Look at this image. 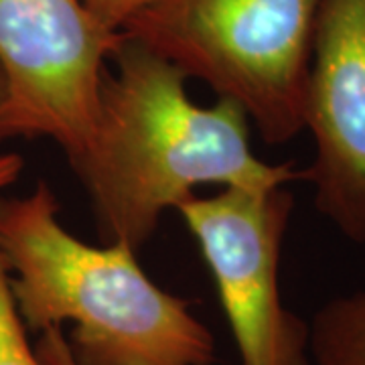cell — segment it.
Here are the masks:
<instances>
[{
	"label": "cell",
	"mask_w": 365,
	"mask_h": 365,
	"mask_svg": "<svg viewBox=\"0 0 365 365\" xmlns=\"http://www.w3.org/2000/svg\"><path fill=\"white\" fill-rule=\"evenodd\" d=\"M323 0H146L120 33L235 104L268 144L304 132Z\"/></svg>",
	"instance_id": "cell-3"
},
{
	"label": "cell",
	"mask_w": 365,
	"mask_h": 365,
	"mask_svg": "<svg viewBox=\"0 0 365 365\" xmlns=\"http://www.w3.org/2000/svg\"><path fill=\"white\" fill-rule=\"evenodd\" d=\"M314 209L365 244V0H323L307 86Z\"/></svg>",
	"instance_id": "cell-6"
},
{
	"label": "cell",
	"mask_w": 365,
	"mask_h": 365,
	"mask_svg": "<svg viewBox=\"0 0 365 365\" xmlns=\"http://www.w3.org/2000/svg\"><path fill=\"white\" fill-rule=\"evenodd\" d=\"M311 365H365V290L327 300L309 321Z\"/></svg>",
	"instance_id": "cell-7"
},
{
	"label": "cell",
	"mask_w": 365,
	"mask_h": 365,
	"mask_svg": "<svg viewBox=\"0 0 365 365\" xmlns=\"http://www.w3.org/2000/svg\"><path fill=\"white\" fill-rule=\"evenodd\" d=\"M0 252L25 327L71 325L63 333L76 365L215 364V339L189 300L158 287L130 246L69 234L45 181L0 199Z\"/></svg>",
	"instance_id": "cell-2"
},
{
	"label": "cell",
	"mask_w": 365,
	"mask_h": 365,
	"mask_svg": "<svg viewBox=\"0 0 365 365\" xmlns=\"http://www.w3.org/2000/svg\"><path fill=\"white\" fill-rule=\"evenodd\" d=\"M14 138L11 124H9V90H6V79L0 69V144Z\"/></svg>",
	"instance_id": "cell-12"
},
{
	"label": "cell",
	"mask_w": 365,
	"mask_h": 365,
	"mask_svg": "<svg viewBox=\"0 0 365 365\" xmlns=\"http://www.w3.org/2000/svg\"><path fill=\"white\" fill-rule=\"evenodd\" d=\"M292 209L288 187L195 193L175 209L211 274L242 365H311L309 323L280 292Z\"/></svg>",
	"instance_id": "cell-4"
},
{
	"label": "cell",
	"mask_w": 365,
	"mask_h": 365,
	"mask_svg": "<svg viewBox=\"0 0 365 365\" xmlns=\"http://www.w3.org/2000/svg\"><path fill=\"white\" fill-rule=\"evenodd\" d=\"M0 365H43L29 343L26 327L14 304L11 270L0 252Z\"/></svg>",
	"instance_id": "cell-8"
},
{
	"label": "cell",
	"mask_w": 365,
	"mask_h": 365,
	"mask_svg": "<svg viewBox=\"0 0 365 365\" xmlns=\"http://www.w3.org/2000/svg\"><path fill=\"white\" fill-rule=\"evenodd\" d=\"M106 29L120 33L146 0H81Z\"/></svg>",
	"instance_id": "cell-9"
},
{
	"label": "cell",
	"mask_w": 365,
	"mask_h": 365,
	"mask_svg": "<svg viewBox=\"0 0 365 365\" xmlns=\"http://www.w3.org/2000/svg\"><path fill=\"white\" fill-rule=\"evenodd\" d=\"M35 349L43 365H76L69 351V345H67L66 333L59 327H53L39 333Z\"/></svg>",
	"instance_id": "cell-10"
},
{
	"label": "cell",
	"mask_w": 365,
	"mask_h": 365,
	"mask_svg": "<svg viewBox=\"0 0 365 365\" xmlns=\"http://www.w3.org/2000/svg\"><path fill=\"white\" fill-rule=\"evenodd\" d=\"M185 81L167 59L120 33L90 136L67 158L108 244L138 252L163 215L205 185L276 189L302 181L292 165L256 157L248 118L237 106L220 98L195 104Z\"/></svg>",
	"instance_id": "cell-1"
},
{
	"label": "cell",
	"mask_w": 365,
	"mask_h": 365,
	"mask_svg": "<svg viewBox=\"0 0 365 365\" xmlns=\"http://www.w3.org/2000/svg\"><path fill=\"white\" fill-rule=\"evenodd\" d=\"M118 41L81 0H0V69L14 138H47L76 157Z\"/></svg>",
	"instance_id": "cell-5"
},
{
	"label": "cell",
	"mask_w": 365,
	"mask_h": 365,
	"mask_svg": "<svg viewBox=\"0 0 365 365\" xmlns=\"http://www.w3.org/2000/svg\"><path fill=\"white\" fill-rule=\"evenodd\" d=\"M25 169V160L23 157L14 155V153H6L0 155V191L6 189L9 185H13Z\"/></svg>",
	"instance_id": "cell-11"
}]
</instances>
